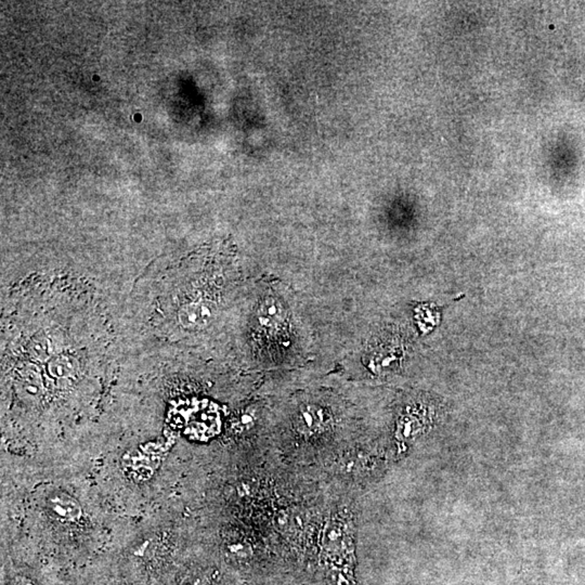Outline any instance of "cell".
Wrapping results in <instances>:
<instances>
[{
    "label": "cell",
    "mask_w": 585,
    "mask_h": 585,
    "mask_svg": "<svg viewBox=\"0 0 585 585\" xmlns=\"http://www.w3.org/2000/svg\"><path fill=\"white\" fill-rule=\"evenodd\" d=\"M215 316V306L207 300L183 304L178 312V321L187 330L207 328Z\"/></svg>",
    "instance_id": "6da1fadb"
},
{
    "label": "cell",
    "mask_w": 585,
    "mask_h": 585,
    "mask_svg": "<svg viewBox=\"0 0 585 585\" xmlns=\"http://www.w3.org/2000/svg\"><path fill=\"white\" fill-rule=\"evenodd\" d=\"M48 508L54 518L63 522H78L82 516V508L78 500L64 492H54L48 499Z\"/></svg>",
    "instance_id": "7a4b0ae2"
},
{
    "label": "cell",
    "mask_w": 585,
    "mask_h": 585,
    "mask_svg": "<svg viewBox=\"0 0 585 585\" xmlns=\"http://www.w3.org/2000/svg\"><path fill=\"white\" fill-rule=\"evenodd\" d=\"M324 421V413L316 405H304L296 415L295 425L302 433H314L318 431Z\"/></svg>",
    "instance_id": "3957f363"
},
{
    "label": "cell",
    "mask_w": 585,
    "mask_h": 585,
    "mask_svg": "<svg viewBox=\"0 0 585 585\" xmlns=\"http://www.w3.org/2000/svg\"><path fill=\"white\" fill-rule=\"evenodd\" d=\"M48 373L56 379H66L74 376L78 370V362L74 357L60 355L54 357L48 363Z\"/></svg>",
    "instance_id": "277c9868"
},
{
    "label": "cell",
    "mask_w": 585,
    "mask_h": 585,
    "mask_svg": "<svg viewBox=\"0 0 585 585\" xmlns=\"http://www.w3.org/2000/svg\"><path fill=\"white\" fill-rule=\"evenodd\" d=\"M282 308L281 304L276 300H266L262 304L259 312V321L262 326H276L281 320Z\"/></svg>",
    "instance_id": "5b68a950"
},
{
    "label": "cell",
    "mask_w": 585,
    "mask_h": 585,
    "mask_svg": "<svg viewBox=\"0 0 585 585\" xmlns=\"http://www.w3.org/2000/svg\"><path fill=\"white\" fill-rule=\"evenodd\" d=\"M54 350V344L48 338H36L31 342L30 352L37 359H47Z\"/></svg>",
    "instance_id": "8992f818"
},
{
    "label": "cell",
    "mask_w": 585,
    "mask_h": 585,
    "mask_svg": "<svg viewBox=\"0 0 585 585\" xmlns=\"http://www.w3.org/2000/svg\"><path fill=\"white\" fill-rule=\"evenodd\" d=\"M22 387L28 395H37L40 391V379L33 372H27L22 377Z\"/></svg>",
    "instance_id": "52a82bcc"
},
{
    "label": "cell",
    "mask_w": 585,
    "mask_h": 585,
    "mask_svg": "<svg viewBox=\"0 0 585 585\" xmlns=\"http://www.w3.org/2000/svg\"><path fill=\"white\" fill-rule=\"evenodd\" d=\"M254 423V415L250 411L239 414L233 421V429L235 431H243L250 429Z\"/></svg>",
    "instance_id": "ba28073f"
},
{
    "label": "cell",
    "mask_w": 585,
    "mask_h": 585,
    "mask_svg": "<svg viewBox=\"0 0 585 585\" xmlns=\"http://www.w3.org/2000/svg\"><path fill=\"white\" fill-rule=\"evenodd\" d=\"M183 585H211L207 578L203 577H191L183 582Z\"/></svg>",
    "instance_id": "9c48e42d"
},
{
    "label": "cell",
    "mask_w": 585,
    "mask_h": 585,
    "mask_svg": "<svg viewBox=\"0 0 585 585\" xmlns=\"http://www.w3.org/2000/svg\"><path fill=\"white\" fill-rule=\"evenodd\" d=\"M14 585H34V583L32 582L30 579L25 578V577L23 576H20L16 578Z\"/></svg>",
    "instance_id": "30bf717a"
}]
</instances>
